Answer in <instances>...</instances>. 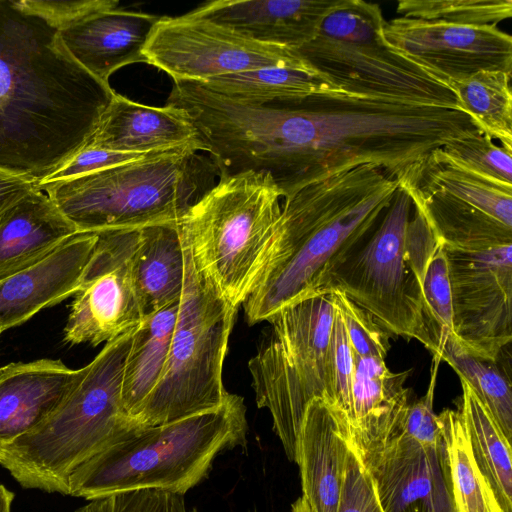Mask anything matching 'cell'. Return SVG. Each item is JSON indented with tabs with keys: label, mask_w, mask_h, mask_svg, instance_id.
Listing matches in <instances>:
<instances>
[{
	"label": "cell",
	"mask_w": 512,
	"mask_h": 512,
	"mask_svg": "<svg viewBox=\"0 0 512 512\" xmlns=\"http://www.w3.org/2000/svg\"><path fill=\"white\" fill-rule=\"evenodd\" d=\"M334 317L331 293L286 306L268 321L270 333L248 363L257 406L270 412L273 430L294 463L305 411L326 395Z\"/></svg>",
	"instance_id": "9"
},
{
	"label": "cell",
	"mask_w": 512,
	"mask_h": 512,
	"mask_svg": "<svg viewBox=\"0 0 512 512\" xmlns=\"http://www.w3.org/2000/svg\"><path fill=\"white\" fill-rule=\"evenodd\" d=\"M399 181L365 163L283 198L276 234L257 285L242 304L249 324L320 293L322 279L359 246L390 206Z\"/></svg>",
	"instance_id": "3"
},
{
	"label": "cell",
	"mask_w": 512,
	"mask_h": 512,
	"mask_svg": "<svg viewBox=\"0 0 512 512\" xmlns=\"http://www.w3.org/2000/svg\"><path fill=\"white\" fill-rule=\"evenodd\" d=\"M510 80L511 74L507 72L486 70L451 84L482 132L512 150Z\"/></svg>",
	"instance_id": "31"
},
{
	"label": "cell",
	"mask_w": 512,
	"mask_h": 512,
	"mask_svg": "<svg viewBox=\"0 0 512 512\" xmlns=\"http://www.w3.org/2000/svg\"><path fill=\"white\" fill-rule=\"evenodd\" d=\"M160 17L127 10L117 0H100L85 17L59 30V36L79 65L109 84L120 68L146 63L143 50Z\"/></svg>",
	"instance_id": "17"
},
{
	"label": "cell",
	"mask_w": 512,
	"mask_h": 512,
	"mask_svg": "<svg viewBox=\"0 0 512 512\" xmlns=\"http://www.w3.org/2000/svg\"><path fill=\"white\" fill-rule=\"evenodd\" d=\"M216 176L209 156L184 147L36 189L45 191L78 232L133 231L177 225Z\"/></svg>",
	"instance_id": "6"
},
{
	"label": "cell",
	"mask_w": 512,
	"mask_h": 512,
	"mask_svg": "<svg viewBox=\"0 0 512 512\" xmlns=\"http://www.w3.org/2000/svg\"><path fill=\"white\" fill-rule=\"evenodd\" d=\"M99 1L20 0L17 3L22 9L40 16L61 30L85 17L97 7Z\"/></svg>",
	"instance_id": "40"
},
{
	"label": "cell",
	"mask_w": 512,
	"mask_h": 512,
	"mask_svg": "<svg viewBox=\"0 0 512 512\" xmlns=\"http://www.w3.org/2000/svg\"><path fill=\"white\" fill-rule=\"evenodd\" d=\"M200 84L239 104L269 106L300 103L335 88L338 82L311 63L304 67H266L223 75Z\"/></svg>",
	"instance_id": "27"
},
{
	"label": "cell",
	"mask_w": 512,
	"mask_h": 512,
	"mask_svg": "<svg viewBox=\"0 0 512 512\" xmlns=\"http://www.w3.org/2000/svg\"><path fill=\"white\" fill-rule=\"evenodd\" d=\"M15 494L0 484V512H11L12 502Z\"/></svg>",
	"instance_id": "42"
},
{
	"label": "cell",
	"mask_w": 512,
	"mask_h": 512,
	"mask_svg": "<svg viewBox=\"0 0 512 512\" xmlns=\"http://www.w3.org/2000/svg\"><path fill=\"white\" fill-rule=\"evenodd\" d=\"M190 512H197V511H196V510H192V511H190Z\"/></svg>",
	"instance_id": "44"
},
{
	"label": "cell",
	"mask_w": 512,
	"mask_h": 512,
	"mask_svg": "<svg viewBox=\"0 0 512 512\" xmlns=\"http://www.w3.org/2000/svg\"><path fill=\"white\" fill-rule=\"evenodd\" d=\"M134 329L105 344L44 422L0 447V465L22 487L69 495V478L82 463L142 426L122 401L123 371Z\"/></svg>",
	"instance_id": "5"
},
{
	"label": "cell",
	"mask_w": 512,
	"mask_h": 512,
	"mask_svg": "<svg viewBox=\"0 0 512 512\" xmlns=\"http://www.w3.org/2000/svg\"><path fill=\"white\" fill-rule=\"evenodd\" d=\"M339 0H217L192 10L256 41L300 49Z\"/></svg>",
	"instance_id": "23"
},
{
	"label": "cell",
	"mask_w": 512,
	"mask_h": 512,
	"mask_svg": "<svg viewBox=\"0 0 512 512\" xmlns=\"http://www.w3.org/2000/svg\"><path fill=\"white\" fill-rule=\"evenodd\" d=\"M413 212L399 188L376 230L325 273L320 293L342 292L391 336L415 339L431 353L417 281L407 261V231Z\"/></svg>",
	"instance_id": "10"
},
{
	"label": "cell",
	"mask_w": 512,
	"mask_h": 512,
	"mask_svg": "<svg viewBox=\"0 0 512 512\" xmlns=\"http://www.w3.org/2000/svg\"><path fill=\"white\" fill-rule=\"evenodd\" d=\"M97 239V233L77 232L38 262L0 280L1 333L75 295Z\"/></svg>",
	"instance_id": "18"
},
{
	"label": "cell",
	"mask_w": 512,
	"mask_h": 512,
	"mask_svg": "<svg viewBox=\"0 0 512 512\" xmlns=\"http://www.w3.org/2000/svg\"><path fill=\"white\" fill-rule=\"evenodd\" d=\"M247 428L244 399L228 392L216 409L142 425L108 444L71 474L69 495L90 501L136 490L184 495L220 452L245 444Z\"/></svg>",
	"instance_id": "4"
},
{
	"label": "cell",
	"mask_w": 512,
	"mask_h": 512,
	"mask_svg": "<svg viewBox=\"0 0 512 512\" xmlns=\"http://www.w3.org/2000/svg\"><path fill=\"white\" fill-rule=\"evenodd\" d=\"M78 231L41 190L0 213V280L38 262Z\"/></svg>",
	"instance_id": "24"
},
{
	"label": "cell",
	"mask_w": 512,
	"mask_h": 512,
	"mask_svg": "<svg viewBox=\"0 0 512 512\" xmlns=\"http://www.w3.org/2000/svg\"><path fill=\"white\" fill-rule=\"evenodd\" d=\"M350 442L340 413L326 399H314L305 411L296 462L311 512H337Z\"/></svg>",
	"instance_id": "22"
},
{
	"label": "cell",
	"mask_w": 512,
	"mask_h": 512,
	"mask_svg": "<svg viewBox=\"0 0 512 512\" xmlns=\"http://www.w3.org/2000/svg\"><path fill=\"white\" fill-rule=\"evenodd\" d=\"M97 235L64 328V341L72 345L107 343L144 319L131 267L138 230Z\"/></svg>",
	"instance_id": "14"
},
{
	"label": "cell",
	"mask_w": 512,
	"mask_h": 512,
	"mask_svg": "<svg viewBox=\"0 0 512 512\" xmlns=\"http://www.w3.org/2000/svg\"><path fill=\"white\" fill-rule=\"evenodd\" d=\"M145 155L147 154L121 153L98 148L84 147L59 169L37 185L79 177L103 168L130 162Z\"/></svg>",
	"instance_id": "39"
},
{
	"label": "cell",
	"mask_w": 512,
	"mask_h": 512,
	"mask_svg": "<svg viewBox=\"0 0 512 512\" xmlns=\"http://www.w3.org/2000/svg\"><path fill=\"white\" fill-rule=\"evenodd\" d=\"M115 93L57 28L0 0V170L43 181L86 146Z\"/></svg>",
	"instance_id": "2"
},
{
	"label": "cell",
	"mask_w": 512,
	"mask_h": 512,
	"mask_svg": "<svg viewBox=\"0 0 512 512\" xmlns=\"http://www.w3.org/2000/svg\"><path fill=\"white\" fill-rule=\"evenodd\" d=\"M290 512H311L306 501L300 497L292 505Z\"/></svg>",
	"instance_id": "43"
},
{
	"label": "cell",
	"mask_w": 512,
	"mask_h": 512,
	"mask_svg": "<svg viewBox=\"0 0 512 512\" xmlns=\"http://www.w3.org/2000/svg\"><path fill=\"white\" fill-rule=\"evenodd\" d=\"M383 512H457L447 444L403 435L362 461Z\"/></svg>",
	"instance_id": "16"
},
{
	"label": "cell",
	"mask_w": 512,
	"mask_h": 512,
	"mask_svg": "<svg viewBox=\"0 0 512 512\" xmlns=\"http://www.w3.org/2000/svg\"><path fill=\"white\" fill-rule=\"evenodd\" d=\"M472 170L495 181L512 184V150L484 133L460 138L443 148Z\"/></svg>",
	"instance_id": "35"
},
{
	"label": "cell",
	"mask_w": 512,
	"mask_h": 512,
	"mask_svg": "<svg viewBox=\"0 0 512 512\" xmlns=\"http://www.w3.org/2000/svg\"><path fill=\"white\" fill-rule=\"evenodd\" d=\"M179 305L180 301L147 315L134 329L122 380L123 405L133 418L161 378Z\"/></svg>",
	"instance_id": "28"
},
{
	"label": "cell",
	"mask_w": 512,
	"mask_h": 512,
	"mask_svg": "<svg viewBox=\"0 0 512 512\" xmlns=\"http://www.w3.org/2000/svg\"><path fill=\"white\" fill-rule=\"evenodd\" d=\"M385 44L450 81L481 71L512 73V37L496 25L468 26L396 17L385 22Z\"/></svg>",
	"instance_id": "15"
},
{
	"label": "cell",
	"mask_w": 512,
	"mask_h": 512,
	"mask_svg": "<svg viewBox=\"0 0 512 512\" xmlns=\"http://www.w3.org/2000/svg\"><path fill=\"white\" fill-rule=\"evenodd\" d=\"M85 147L148 154L190 147L205 152L199 132L182 108L148 106L115 93Z\"/></svg>",
	"instance_id": "19"
},
{
	"label": "cell",
	"mask_w": 512,
	"mask_h": 512,
	"mask_svg": "<svg viewBox=\"0 0 512 512\" xmlns=\"http://www.w3.org/2000/svg\"><path fill=\"white\" fill-rule=\"evenodd\" d=\"M446 440L457 512H503L474 460L461 416L444 409L437 415Z\"/></svg>",
	"instance_id": "30"
},
{
	"label": "cell",
	"mask_w": 512,
	"mask_h": 512,
	"mask_svg": "<svg viewBox=\"0 0 512 512\" xmlns=\"http://www.w3.org/2000/svg\"><path fill=\"white\" fill-rule=\"evenodd\" d=\"M396 12L401 17L450 24L496 25L512 16L511 0H401Z\"/></svg>",
	"instance_id": "33"
},
{
	"label": "cell",
	"mask_w": 512,
	"mask_h": 512,
	"mask_svg": "<svg viewBox=\"0 0 512 512\" xmlns=\"http://www.w3.org/2000/svg\"><path fill=\"white\" fill-rule=\"evenodd\" d=\"M329 293L342 315L354 355L385 360L390 350L391 335L368 312L355 305L342 292L332 290Z\"/></svg>",
	"instance_id": "36"
},
{
	"label": "cell",
	"mask_w": 512,
	"mask_h": 512,
	"mask_svg": "<svg viewBox=\"0 0 512 512\" xmlns=\"http://www.w3.org/2000/svg\"><path fill=\"white\" fill-rule=\"evenodd\" d=\"M143 54L174 82L203 83L211 78L266 67L311 64L299 49L266 44L195 14L161 16Z\"/></svg>",
	"instance_id": "12"
},
{
	"label": "cell",
	"mask_w": 512,
	"mask_h": 512,
	"mask_svg": "<svg viewBox=\"0 0 512 512\" xmlns=\"http://www.w3.org/2000/svg\"><path fill=\"white\" fill-rule=\"evenodd\" d=\"M407 261L418 284L432 354L439 358L445 341L455 338L448 264L441 241L414 206L407 231Z\"/></svg>",
	"instance_id": "25"
},
{
	"label": "cell",
	"mask_w": 512,
	"mask_h": 512,
	"mask_svg": "<svg viewBox=\"0 0 512 512\" xmlns=\"http://www.w3.org/2000/svg\"><path fill=\"white\" fill-rule=\"evenodd\" d=\"M459 379L462 394L456 410L461 416L474 460L503 512H512L511 443L466 380Z\"/></svg>",
	"instance_id": "29"
},
{
	"label": "cell",
	"mask_w": 512,
	"mask_h": 512,
	"mask_svg": "<svg viewBox=\"0 0 512 512\" xmlns=\"http://www.w3.org/2000/svg\"><path fill=\"white\" fill-rule=\"evenodd\" d=\"M466 380L490 412L496 424L511 442L512 388L509 375L502 372L498 362L483 360L467 353L455 338L449 337L439 355Z\"/></svg>",
	"instance_id": "32"
},
{
	"label": "cell",
	"mask_w": 512,
	"mask_h": 512,
	"mask_svg": "<svg viewBox=\"0 0 512 512\" xmlns=\"http://www.w3.org/2000/svg\"><path fill=\"white\" fill-rule=\"evenodd\" d=\"M85 366L61 360L10 363L0 369V447L44 422L80 381Z\"/></svg>",
	"instance_id": "21"
},
{
	"label": "cell",
	"mask_w": 512,
	"mask_h": 512,
	"mask_svg": "<svg viewBox=\"0 0 512 512\" xmlns=\"http://www.w3.org/2000/svg\"><path fill=\"white\" fill-rule=\"evenodd\" d=\"M354 370L355 356L342 315L335 306V317L327 353L326 395L323 398L345 418L348 427Z\"/></svg>",
	"instance_id": "34"
},
{
	"label": "cell",
	"mask_w": 512,
	"mask_h": 512,
	"mask_svg": "<svg viewBox=\"0 0 512 512\" xmlns=\"http://www.w3.org/2000/svg\"><path fill=\"white\" fill-rule=\"evenodd\" d=\"M35 188V182L0 170V213Z\"/></svg>",
	"instance_id": "41"
},
{
	"label": "cell",
	"mask_w": 512,
	"mask_h": 512,
	"mask_svg": "<svg viewBox=\"0 0 512 512\" xmlns=\"http://www.w3.org/2000/svg\"><path fill=\"white\" fill-rule=\"evenodd\" d=\"M282 194L265 172L219 177L177 224L198 270L232 306L255 289L281 216Z\"/></svg>",
	"instance_id": "7"
},
{
	"label": "cell",
	"mask_w": 512,
	"mask_h": 512,
	"mask_svg": "<svg viewBox=\"0 0 512 512\" xmlns=\"http://www.w3.org/2000/svg\"><path fill=\"white\" fill-rule=\"evenodd\" d=\"M410 373L392 372L382 359L355 356L349 434L361 461L400 433L411 403V390L404 386Z\"/></svg>",
	"instance_id": "20"
},
{
	"label": "cell",
	"mask_w": 512,
	"mask_h": 512,
	"mask_svg": "<svg viewBox=\"0 0 512 512\" xmlns=\"http://www.w3.org/2000/svg\"><path fill=\"white\" fill-rule=\"evenodd\" d=\"M181 238L184 289L161 378L134 416L144 426L216 409L228 394L222 372L238 308L228 303L198 270L182 234Z\"/></svg>",
	"instance_id": "8"
},
{
	"label": "cell",
	"mask_w": 512,
	"mask_h": 512,
	"mask_svg": "<svg viewBox=\"0 0 512 512\" xmlns=\"http://www.w3.org/2000/svg\"><path fill=\"white\" fill-rule=\"evenodd\" d=\"M442 245L456 342L470 355L498 362L512 340V242L483 248Z\"/></svg>",
	"instance_id": "13"
},
{
	"label": "cell",
	"mask_w": 512,
	"mask_h": 512,
	"mask_svg": "<svg viewBox=\"0 0 512 512\" xmlns=\"http://www.w3.org/2000/svg\"><path fill=\"white\" fill-rule=\"evenodd\" d=\"M0 334H1V331H0Z\"/></svg>",
	"instance_id": "45"
},
{
	"label": "cell",
	"mask_w": 512,
	"mask_h": 512,
	"mask_svg": "<svg viewBox=\"0 0 512 512\" xmlns=\"http://www.w3.org/2000/svg\"><path fill=\"white\" fill-rule=\"evenodd\" d=\"M440 361L439 358L433 357L427 391L420 399L410 403L400 433L398 434L411 438L423 445L436 444L442 438L441 425L437 414L433 410L436 377Z\"/></svg>",
	"instance_id": "38"
},
{
	"label": "cell",
	"mask_w": 512,
	"mask_h": 512,
	"mask_svg": "<svg viewBox=\"0 0 512 512\" xmlns=\"http://www.w3.org/2000/svg\"><path fill=\"white\" fill-rule=\"evenodd\" d=\"M400 188L444 245L481 248L512 242V184L472 170L443 148Z\"/></svg>",
	"instance_id": "11"
},
{
	"label": "cell",
	"mask_w": 512,
	"mask_h": 512,
	"mask_svg": "<svg viewBox=\"0 0 512 512\" xmlns=\"http://www.w3.org/2000/svg\"><path fill=\"white\" fill-rule=\"evenodd\" d=\"M288 105L247 106L193 84L182 99L218 177L269 174L285 198L307 184L371 163L400 187L429 156L483 133L451 81L394 50L362 73Z\"/></svg>",
	"instance_id": "1"
},
{
	"label": "cell",
	"mask_w": 512,
	"mask_h": 512,
	"mask_svg": "<svg viewBox=\"0 0 512 512\" xmlns=\"http://www.w3.org/2000/svg\"><path fill=\"white\" fill-rule=\"evenodd\" d=\"M337 512H383L369 473L349 444Z\"/></svg>",
	"instance_id": "37"
},
{
	"label": "cell",
	"mask_w": 512,
	"mask_h": 512,
	"mask_svg": "<svg viewBox=\"0 0 512 512\" xmlns=\"http://www.w3.org/2000/svg\"><path fill=\"white\" fill-rule=\"evenodd\" d=\"M131 267L144 318L181 300L185 254L178 225L138 230Z\"/></svg>",
	"instance_id": "26"
}]
</instances>
